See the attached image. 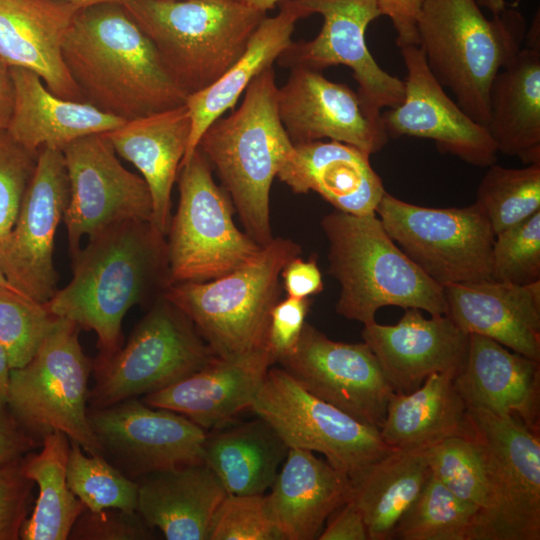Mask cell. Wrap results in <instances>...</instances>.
Wrapping results in <instances>:
<instances>
[{
  "label": "cell",
  "mask_w": 540,
  "mask_h": 540,
  "mask_svg": "<svg viewBox=\"0 0 540 540\" xmlns=\"http://www.w3.org/2000/svg\"><path fill=\"white\" fill-rule=\"evenodd\" d=\"M62 56L81 100L107 114L128 121L186 103L188 96L123 2L80 8Z\"/></svg>",
  "instance_id": "1"
},
{
  "label": "cell",
  "mask_w": 540,
  "mask_h": 540,
  "mask_svg": "<svg viewBox=\"0 0 540 540\" xmlns=\"http://www.w3.org/2000/svg\"><path fill=\"white\" fill-rule=\"evenodd\" d=\"M72 261L70 282L45 305L55 317L93 331L98 357H108L122 346L127 312L167 287L166 237L151 221H124L89 237Z\"/></svg>",
  "instance_id": "2"
},
{
  "label": "cell",
  "mask_w": 540,
  "mask_h": 540,
  "mask_svg": "<svg viewBox=\"0 0 540 540\" xmlns=\"http://www.w3.org/2000/svg\"><path fill=\"white\" fill-rule=\"evenodd\" d=\"M275 72L267 68L248 85L238 109L212 122L197 148L216 172L244 232L263 247L274 238L270 190L294 144L278 115Z\"/></svg>",
  "instance_id": "3"
},
{
  "label": "cell",
  "mask_w": 540,
  "mask_h": 540,
  "mask_svg": "<svg viewBox=\"0 0 540 540\" xmlns=\"http://www.w3.org/2000/svg\"><path fill=\"white\" fill-rule=\"evenodd\" d=\"M320 225L329 242V273L341 287L339 315L366 324L384 306L446 314L444 288L409 259L376 214L336 210Z\"/></svg>",
  "instance_id": "4"
},
{
  "label": "cell",
  "mask_w": 540,
  "mask_h": 540,
  "mask_svg": "<svg viewBox=\"0 0 540 540\" xmlns=\"http://www.w3.org/2000/svg\"><path fill=\"white\" fill-rule=\"evenodd\" d=\"M526 21L505 8L488 19L476 0H424L419 47L427 66L459 107L486 126L492 82L521 50Z\"/></svg>",
  "instance_id": "5"
},
{
  "label": "cell",
  "mask_w": 540,
  "mask_h": 540,
  "mask_svg": "<svg viewBox=\"0 0 540 540\" xmlns=\"http://www.w3.org/2000/svg\"><path fill=\"white\" fill-rule=\"evenodd\" d=\"M187 95L217 81L266 16L244 0H123Z\"/></svg>",
  "instance_id": "6"
},
{
  "label": "cell",
  "mask_w": 540,
  "mask_h": 540,
  "mask_svg": "<svg viewBox=\"0 0 540 540\" xmlns=\"http://www.w3.org/2000/svg\"><path fill=\"white\" fill-rule=\"evenodd\" d=\"M300 253L291 239L273 238L230 273L204 282L172 284L162 294L189 318L216 357H240L268 346L281 271Z\"/></svg>",
  "instance_id": "7"
},
{
  "label": "cell",
  "mask_w": 540,
  "mask_h": 540,
  "mask_svg": "<svg viewBox=\"0 0 540 540\" xmlns=\"http://www.w3.org/2000/svg\"><path fill=\"white\" fill-rule=\"evenodd\" d=\"M80 327L56 320L32 359L11 369L7 408L19 425L42 443L64 433L91 455H103L88 420V378L93 363L79 341Z\"/></svg>",
  "instance_id": "8"
},
{
  "label": "cell",
  "mask_w": 540,
  "mask_h": 540,
  "mask_svg": "<svg viewBox=\"0 0 540 540\" xmlns=\"http://www.w3.org/2000/svg\"><path fill=\"white\" fill-rule=\"evenodd\" d=\"M212 172L198 148L180 166L178 207L166 235L167 286L219 278L262 248L236 227L234 206Z\"/></svg>",
  "instance_id": "9"
},
{
  "label": "cell",
  "mask_w": 540,
  "mask_h": 540,
  "mask_svg": "<svg viewBox=\"0 0 540 540\" xmlns=\"http://www.w3.org/2000/svg\"><path fill=\"white\" fill-rule=\"evenodd\" d=\"M214 353L189 318L162 293L112 355L93 362L90 408L158 391L208 364Z\"/></svg>",
  "instance_id": "10"
},
{
  "label": "cell",
  "mask_w": 540,
  "mask_h": 540,
  "mask_svg": "<svg viewBox=\"0 0 540 540\" xmlns=\"http://www.w3.org/2000/svg\"><path fill=\"white\" fill-rule=\"evenodd\" d=\"M375 214L398 247L443 288L491 280L495 234L481 207L429 208L383 194Z\"/></svg>",
  "instance_id": "11"
},
{
  "label": "cell",
  "mask_w": 540,
  "mask_h": 540,
  "mask_svg": "<svg viewBox=\"0 0 540 540\" xmlns=\"http://www.w3.org/2000/svg\"><path fill=\"white\" fill-rule=\"evenodd\" d=\"M250 410L289 448L321 453L351 482L392 450L378 428L314 396L282 368L270 367Z\"/></svg>",
  "instance_id": "12"
},
{
  "label": "cell",
  "mask_w": 540,
  "mask_h": 540,
  "mask_svg": "<svg viewBox=\"0 0 540 540\" xmlns=\"http://www.w3.org/2000/svg\"><path fill=\"white\" fill-rule=\"evenodd\" d=\"M62 152L69 180L63 222L72 258L84 236L124 221H151L152 198L145 180L120 163L105 133L76 139Z\"/></svg>",
  "instance_id": "13"
},
{
  "label": "cell",
  "mask_w": 540,
  "mask_h": 540,
  "mask_svg": "<svg viewBox=\"0 0 540 540\" xmlns=\"http://www.w3.org/2000/svg\"><path fill=\"white\" fill-rule=\"evenodd\" d=\"M68 200L63 152L39 149L16 222L0 243V270L13 288L42 304L59 289L54 241Z\"/></svg>",
  "instance_id": "14"
},
{
  "label": "cell",
  "mask_w": 540,
  "mask_h": 540,
  "mask_svg": "<svg viewBox=\"0 0 540 540\" xmlns=\"http://www.w3.org/2000/svg\"><path fill=\"white\" fill-rule=\"evenodd\" d=\"M307 16L320 14L323 25L310 41L292 42L277 61L290 69L318 71L345 65L358 84L357 94L370 114L381 118L382 108H393L404 97V81L383 70L370 54L365 32L381 16L376 0H294Z\"/></svg>",
  "instance_id": "15"
},
{
  "label": "cell",
  "mask_w": 540,
  "mask_h": 540,
  "mask_svg": "<svg viewBox=\"0 0 540 540\" xmlns=\"http://www.w3.org/2000/svg\"><path fill=\"white\" fill-rule=\"evenodd\" d=\"M277 362L314 396L364 424L382 426L394 390L365 342L334 341L305 323L294 349Z\"/></svg>",
  "instance_id": "16"
},
{
  "label": "cell",
  "mask_w": 540,
  "mask_h": 540,
  "mask_svg": "<svg viewBox=\"0 0 540 540\" xmlns=\"http://www.w3.org/2000/svg\"><path fill=\"white\" fill-rule=\"evenodd\" d=\"M103 456L131 479L203 462L206 430L174 411L130 398L88 409Z\"/></svg>",
  "instance_id": "17"
},
{
  "label": "cell",
  "mask_w": 540,
  "mask_h": 540,
  "mask_svg": "<svg viewBox=\"0 0 540 540\" xmlns=\"http://www.w3.org/2000/svg\"><path fill=\"white\" fill-rule=\"evenodd\" d=\"M431 473L477 509L472 540H533L519 493L504 467L470 428L427 448Z\"/></svg>",
  "instance_id": "18"
},
{
  "label": "cell",
  "mask_w": 540,
  "mask_h": 540,
  "mask_svg": "<svg viewBox=\"0 0 540 540\" xmlns=\"http://www.w3.org/2000/svg\"><path fill=\"white\" fill-rule=\"evenodd\" d=\"M406 67L404 97L381 113L389 137L430 139L443 153L480 167L496 162L498 150L486 126L470 118L429 70L418 45L400 48Z\"/></svg>",
  "instance_id": "19"
},
{
  "label": "cell",
  "mask_w": 540,
  "mask_h": 540,
  "mask_svg": "<svg viewBox=\"0 0 540 540\" xmlns=\"http://www.w3.org/2000/svg\"><path fill=\"white\" fill-rule=\"evenodd\" d=\"M280 121L295 144L327 138L368 154L387 143L381 118L368 112L357 92L328 80L322 71L293 67L276 96Z\"/></svg>",
  "instance_id": "20"
},
{
  "label": "cell",
  "mask_w": 540,
  "mask_h": 540,
  "mask_svg": "<svg viewBox=\"0 0 540 540\" xmlns=\"http://www.w3.org/2000/svg\"><path fill=\"white\" fill-rule=\"evenodd\" d=\"M362 338L376 356L394 392L409 393L434 373L462 370L469 336L448 316L425 318L408 308L398 323L363 324Z\"/></svg>",
  "instance_id": "21"
},
{
  "label": "cell",
  "mask_w": 540,
  "mask_h": 540,
  "mask_svg": "<svg viewBox=\"0 0 540 540\" xmlns=\"http://www.w3.org/2000/svg\"><path fill=\"white\" fill-rule=\"evenodd\" d=\"M274 363L276 359L268 346L240 357H214L187 377L144 395L142 401L179 413L204 430H211L250 409Z\"/></svg>",
  "instance_id": "22"
},
{
  "label": "cell",
  "mask_w": 540,
  "mask_h": 540,
  "mask_svg": "<svg viewBox=\"0 0 540 540\" xmlns=\"http://www.w3.org/2000/svg\"><path fill=\"white\" fill-rule=\"evenodd\" d=\"M446 316L468 334L490 338L540 361V281L519 286L493 280L444 287Z\"/></svg>",
  "instance_id": "23"
},
{
  "label": "cell",
  "mask_w": 540,
  "mask_h": 540,
  "mask_svg": "<svg viewBox=\"0 0 540 540\" xmlns=\"http://www.w3.org/2000/svg\"><path fill=\"white\" fill-rule=\"evenodd\" d=\"M79 9L63 0H0V57L36 73L54 95L82 101L62 56Z\"/></svg>",
  "instance_id": "24"
},
{
  "label": "cell",
  "mask_w": 540,
  "mask_h": 540,
  "mask_svg": "<svg viewBox=\"0 0 540 540\" xmlns=\"http://www.w3.org/2000/svg\"><path fill=\"white\" fill-rule=\"evenodd\" d=\"M454 383L467 409L516 417L539 432L540 361L470 334L466 361Z\"/></svg>",
  "instance_id": "25"
},
{
  "label": "cell",
  "mask_w": 540,
  "mask_h": 540,
  "mask_svg": "<svg viewBox=\"0 0 540 540\" xmlns=\"http://www.w3.org/2000/svg\"><path fill=\"white\" fill-rule=\"evenodd\" d=\"M369 156L354 146L332 140L295 144L277 178L294 193L316 192L338 211L375 214L385 189Z\"/></svg>",
  "instance_id": "26"
},
{
  "label": "cell",
  "mask_w": 540,
  "mask_h": 540,
  "mask_svg": "<svg viewBox=\"0 0 540 540\" xmlns=\"http://www.w3.org/2000/svg\"><path fill=\"white\" fill-rule=\"evenodd\" d=\"M191 129L185 103L128 120L105 133L116 153L141 173L152 198L151 224L165 237L172 218V188L188 148Z\"/></svg>",
  "instance_id": "27"
},
{
  "label": "cell",
  "mask_w": 540,
  "mask_h": 540,
  "mask_svg": "<svg viewBox=\"0 0 540 540\" xmlns=\"http://www.w3.org/2000/svg\"><path fill=\"white\" fill-rule=\"evenodd\" d=\"M350 479L314 452L289 448L266 497L284 540H313L351 495Z\"/></svg>",
  "instance_id": "28"
},
{
  "label": "cell",
  "mask_w": 540,
  "mask_h": 540,
  "mask_svg": "<svg viewBox=\"0 0 540 540\" xmlns=\"http://www.w3.org/2000/svg\"><path fill=\"white\" fill-rule=\"evenodd\" d=\"M137 483L136 511L151 528L168 540H208L227 492L204 462L153 472Z\"/></svg>",
  "instance_id": "29"
},
{
  "label": "cell",
  "mask_w": 540,
  "mask_h": 540,
  "mask_svg": "<svg viewBox=\"0 0 540 540\" xmlns=\"http://www.w3.org/2000/svg\"><path fill=\"white\" fill-rule=\"evenodd\" d=\"M15 102L7 132L30 151L63 150L84 136L109 132L126 120L84 102L51 93L33 71L11 67Z\"/></svg>",
  "instance_id": "30"
},
{
  "label": "cell",
  "mask_w": 540,
  "mask_h": 540,
  "mask_svg": "<svg viewBox=\"0 0 540 540\" xmlns=\"http://www.w3.org/2000/svg\"><path fill=\"white\" fill-rule=\"evenodd\" d=\"M279 12L265 16L252 34L243 54L212 85L187 97L192 121L187 161L197 148L207 127L228 109H233L248 85L277 61L293 42L291 36L299 19L306 17L294 0H282ZM181 166V165H180Z\"/></svg>",
  "instance_id": "31"
},
{
  "label": "cell",
  "mask_w": 540,
  "mask_h": 540,
  "mask_svg": "<svg viewBox=\"0 0 540 540\" xmlns=\"http://www.w3.org/2000/svg\"><path fill=\"white\" fill-rule=\"evenodd\" d=\"M486 128L498 152L540 163V48L521 49L497 73Z\"/></svg>",
  "instance_id": "32"
},
{
  "label": "cell",
  "mask_w": 540,
  "mask_h": 540,
  "mask_svg": "<svg viewBox=\"0 0 540 540\" xmlns=\"http://www.w3.org/2000/svg\"><path fill=\"white\" fill-rule=\"evenodd\" d=\"M289 447L264 419L230 422L206 432L203 462L227 494H264L270 489Z\"/></svg>",
  "instance_id": "33"
},
{
  "label": "cell",
  "mask_w": 540,
  "mask_h": 540,
  "mask_svg": "<svg viewBox=\"0 0 540 540\" xmlns=\"http://www.w3.org/2000/svg\"><path fill=\"white\" fill-rule=\"evenodd\" d=\"M453 372L434 373L409 393L394 392L379 431L394 450L427 449L468 433V410Z\"/></svg>",
  "instance_id": "34"
},
{
  "label": "cell",
  "mask_w": 540,
  "mask_h": 540,
  "mask_svg": "<svg viewBox=\"0 0 540 540\" xmlns=\"http://www.w3.org/2000/svg\"><path fill=\"white\" fill-rule=\"evenodd\" d=\"M430 474L427 449H392L351 482L349 501L360 511L369 540L393 538Z\"/></svg>",
  "instance_id": "35"
},
{
  "label": "cell",
  "mask_w": 540,
  "mask_h": 540,
  "mask_svg": "<svg viewBox=\"0 0 540 540\" xmlns=\"http://www.w3.org/2000/svg\"><path fill=\"white\" fill-rule=\"evenodd\" d=\"M70 439L52 432L42 439L40 451L26 454L23 471L38 487V497L20 535L22 540H66L84 511V504L67 483Z\"/></svg>",
  "instance_id": "36"
},
{
  "label": "cell",
  "mask_w": 540,
  "mask_h": 540,
  "mask_svg": "<svg viewBox=\"0 0 540 540\" xmlns=\"http://www.w3.org/2000/svg\"><path fill=\"white\" fill-rule=\"evenodd\" d=\"M477 509L457 497L432 473L399 520L400 540H472Z\"/></svg>",
  "instance_id": "37"
},
{
  "label": "cell",
  "mask_w": 540,
  "mask_h": 540,
  "mask_svg": "<svg viewBox=\"0 0 540 540\" xmlns=\"http://www.w3.org/2000/svg\"><path fill=\"white\" fill-rule=\"evenodd\" d=\"M479 183L476 203L495 236L540 210V163L524 168L488 166Z\"/></svg>",
  "instance_id": "38"
},
{
  "label": "cell",
  "mask_w": 540,
  "mask_h": 540,
  "mask_svg": "<svg viewBox=\"0 0 540 540\" xmlns=\"http://www.w3.org/2000/svg\"><path fill=\"white\" fill-rule=\"evenodd\" d=\"M67 483L73 494L91 511L114 508L136 512L138 483L103 455H91L70 441Z\"/></svg>",
  "instance_id": "39"
},
{
  "label": "cell",
  "mask_w": 540,
  "mask_h": 540,
  "mask_svg": "<svg viewBox=\"0 0 540 540\" xmlns=\"http://www.w3.org/2000/svg\"><path fill=\"white\" fill-rule=\"evenodd\" d=\"M55 320L45 304L16 290L0 288V345L11 369L32 359Z\"/></svg>",
  "instance_id": "40"
},
{
  "label": "cell",
  "mask_w": 540,
  "mask_h": 540,
  "mask_svg": "<svg viewBox=\"0 0 540 540\" xmlns=\"http://www.w3.org/2000/svg\"><path fill=\"white\" fill-rule=\"evenodd\" d=\"M491 280L519 286L540 281V210L495 236Z\"/></svg>",
  "instance_id": "41"
},
{
  "label": "cell",
  "mask_w": 540,
  "mask_h": 540,
  "mask_svg": "<svg viewBox=\"0 0 540 540\" xmlns=\"http://www.w3.org/2000/svg\"><path fill=\"white\" fill-rule=\"evenodd\" d=\"M208 540H284L264 494H227L211 521Z\"/></svg>",
  "instance_id": "42"
},
{
  "label": "cell",
  "mask_w": 540,
  "mask_h": 540,
  "mask_svg": "<svg viewBox=\"0 0 540 540\" xmlns=\"http://www.w3.org/2000/svg\"><path fill=\"white\" fill-rule=\"evenodd\" d=\"M33 152L0 129V243L12 230L37 164Z\"/></svg>",
  "instance_id": "43"
},
{
  "label": "cell",
  "mask_w": 540,
  "mask_h": 540,
  "mask_svg": "<svg viewBox=\"0 0 540 540\" xmlns=\"http://www.w3.org/2000/svg\"><path fill=\"white\" fill-rule=\"evenodd\" d=\"M22 459L0 465V540L20 539L31 512L34 482L24 473Z\"/></svg>",
  "instance_id": "44"
},
{
  "label": "cell",
  "mask_w": 540,
  "mask_h": 540,
  "mask_svg": "<svg viewBox=\"0 0 540 540\" xmlns=\"http://www.w3.org/2000/svg\"><path fill=\"white\" fill-rule=\"evenodd\" d=\"M152 529L138 514L108 508L84 509L75 521L68 539L72 540H144L152 538Z\"/></svg>",
  "instance_id": "45"
},
{
  "label": "cell",
  "mask_w": 540,
  "mask_h": 540,
  "mask_svg": "<svg viewBox=\"0 0 540 540\" xmlns=\"http://www.w3.org/2000/svg\"><path fill=\"white\" fill-rule=\"evenodd\" d=\"M310 307L308 298L288 297L278 301L271 312L268 347L276 362L296 346Z\"/></svg>",
  "instance_id": "46"
},
{
  "label": "cell",
  "mask_w": 540,
  "mask_h": 540,
  "mask_svg": "<svg viewBox=\"0 0 540 540\" xmlns=\"http://www.w3.org/2000/svg\"><path fill=\"white\" fill-rule=\"evenodd\" d=\"M381 15L390 18L399 48L419 45L418 20L424 0H376Z\"/></svg>",
  "instance_id": "47"
},
{
  "label": "cell",
  "mask_w": 540,
  "mask_h": 540,
  "mask_svg": "<svg viewBox=\"0 0 540 540\" xmlns=\"http://www.w3.org/2000/svg\"><path fill=\"white\" fill-rule=\"evenodd\" d=\"M281 278L288 297L304 299L323 290L320 269L312 259L293 258L282 269Z\"/></svg>",
  "instance_id": "48"
},
{
  "label": "cell",
  "mask_w": 540,
  "mask_h": 540,
  "mask_svg": "<svg viewBox=\"0 0 540 540\" xmlns=\"http://www.w3.org/2000/svg\"><path fill=\"white\" fill-rule=\"evenodd\" d=\"M41 444L19 425L7 407L0 409V465L24 457Z\"/></svg>",
  "instance_id": "49"
},
{
  "label": "cell",
  "mask_w": 540,
  "mask_h": 540,
  "mask_svg": "<svg viewBox=\"0 0 540 540\" xmlns=\"http://www.w3.org/2000/svg\"><path fill=\"white\" fill-rule=\"evenodd\" d=\"M329 518L319 540H369L363 517L351 501L348 500Z\"/></svg>",
  "instance_id": "50"
},
{
  "label": "cell",
  "mask_w": 540,
  "mask_h": 540,
  "mask_svg": "<svg viewBox=\"0 0 540 540\" xmlns=\"http://www.w3.org/2000/svg\"><path fill=\"white\" fill-rule=\"evenodd\" d=\"M15 102L11 67L0 57V129H7Z\"/></svg>",
  "instance_id": "51"
},
{
  "label": "cell",
  "mask_w": 540,
  "mask_h": 540,
  "mask_svg": "<svg viewBox=\"0 0 540 540\" xmlns=\"http://www.w3.org/2000/svg\"><path fill=\"white\" fill-rule=\"evenodd\" d=\"M11 367L4 348L0 345V409L7 407Z\"/></svg>",
  "instance_id": "52"
},
{
  "label": "cell",
  "mask_w": 540,
  "mask_h": 540,
  "mask_svg": "<svg viewBox=\"0 0 540 540\" xmlns=\"http://www.w3.org/2000/svg\"><path fill=\"white\" fill-rule=\"evenodd\" d=\"M480 7L488 9L493 15L502 12L506 8L505 0H476Z\"/></svg>",
  "instance_id": "53"
},
{
  "label": "cell",
  "mask_w": 540,
  "mask_h": 540,
  "mask_svg": "<svg viewBox=\"0 0 540 540\" xmlns=\"http://www.w3.org/2000/svg\"><path fill=\"white\" fill-rule=\"evenodd\" d=\"M244 1L250 6H252L253 8L266 13L269 9L274 8L282 0H244Z\"/></svg>",
  "instance_id": "54"
},
{
  "label": "cell",
  "mask_w": 540,
  "mask_h": 540,
  "mask_svg": "<svg viewBox=\"0 0 540 540\" xmlns=\"http://www.w3.org/2000/svg\"><path fill=\"white\" fill-rule=\"evenodd\" d=\"M63 1L71 3L79 8H83V7H87V6L94 5L101 2H109V1L122 2L123 0H63Z\"/></svg>",
  "instance_id": "55"
},
{
  "label": "cell",
  "mask_w": 540,
  "mask_h": 540,
  "mask_svg": "<svg viewBox=\"0 0 540 540\" xmlns=\"http://www.w3.org/2000/svg\"><path fill=\"white\" fill-rule=\"evenodd\" d=\"M0 288H3V289H12V290H16L15 288H13L9 282L6 280L5 276L3 275V273L1 272L0 270ZM17 291V290H16Z\"/></svg>",
  "instance_id": "56"
}]
</instances>
